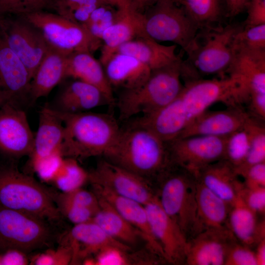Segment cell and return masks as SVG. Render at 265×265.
Here are the masks:
<instances>
[{"instance_id": "60d3db41", "label": "cell", "mask_w": 265, "mask_h": 265, "mask_svg": "<svg viewBox=\"0 0 265 265\" xmlns=\"http://www.w3.org/2000/svg\"><path fill=\"white\" fill-rule=\"evenodd\" d=\"M73 252L71 247L67 243L62 244L56 250L49 249L37 254L31 260L32 265H66L71 264Z\"/></svg>"}, {"instance_id": "7402d4cb", "label": "cell", "mask_w": 265, "mask_h": 265, "mask_svg": "<svg viewBox=\"0 0 265 265\" xmlns=\"http://www.w3.org/2000/svg\"><path fill=\"white\" fill-rule=\"evenodd\" d=\"M63 136L64 126L61 119L50 107L43 108L39 113L32 151L28 156L30 169L43 159L56 153H61Z\"/></svg>"}, {"instance_id": "484cf974", "label": "cell", "mask_w": 265, "mask_h": 265, "mask_svg": "<svg viewBox=\"0 0 265 265\" xmlns=\"http://www.w3.org/2000/svg\"><path fill=\"white\" fill-rule=\"evenodd\" d=\"M103 66L112 88H121L123 90L139 86L152 71L134 57L119 53L112 55Z\"/></svg>"}, {"instance_id": "d4e9b609", "label": "cell", "mask_w": 265, "mask_h": 265, "mask_svg": "<svg viewBox=\"0 0 265 265\" xmlns=\"http://www.w3.org/2000/svg\"><path fill=\"white\" fill-rule=\"evenodd\" d=\"M234 167L223 159L201 169L197 179L222 199L232 205L244 186Z\"/></svg>"}, {"instance_id": "ee69618b", "label": "cell", "mask_w": 265, "mask_h": 265, "mask_svg": "<svg viewBox=\"0 0 265 265\" xmlns=\"http://www.w3.org/2000/svg\"><path fill=\"white\" fill-rule=\"evenodd\" d=\"M239 196L246 206L257 214L264 215L265 212V187H248L244 185Z\"/></svg>"}, {"instance_id": "f5cc1de1", "label": "cell", "mask_w": 265, "mask_h": 265, "mask_svg": "<svg viewBox=\"0 0 265 265\" xmlns=\"http://www.w3.org/2000/svg\"><path fill=\"white\" fill-rule=\"evenodd\" d=\"M255 251L257 265H265V239L262 240L256 246Z\"/></svg>"}, {"instance_id": "cb8c5ba5", "label": "cell", "mask_w": 265, "mask_h": 265, "mask_svg": "<svg viewBox=\"0 0 265 265\" xmlns=\"http://www.w3.org/2000/svg\"><path fill=\"white\" fill-rule=\"evenodd\" d=\"M113 104L97 87L76 80L68 84L59 94L54 108L57 111L76 113L88 111L102 106Z\"/></svg>"}, {"instance_id": "3957f363", "label": "cell", "mask_w": 265, "mask_h": 265, "mask_svg": "<svg viewBox=\"0 0 265 265\" xmlns=\"http://www.w3.org/2000/svg\"><path fill=\"white\" fill-rule=\"evenodd\" d=\"M181 58L152 70L139 86L123 90L116 101L119 118L128 121L137 115L154 112L174 101L182 91Z\"/></svg>"}, {"instance_id": "8fae6325", "label": "cell", "mask_w": 265, "mask_h": 265, "mask_svg": "<svg viewBox=\"0 0 265 265\" xmlns=\"http://www.w3.org/2000/svg\"><path fill=\"white\" fill-rule=\"evenodd\" d=\"M88 173L91 184L105 187L143 205L158 199L157 191L150 182L106 159L100 160Z\"/></svg>"}, {"instance_id": "44dd1931", "label": "cell", "mask_w": 265, "mask_h": 265, "mask_svg": "<svg viewBox=\"0 0 265 265\" xmlns=\"http://www.w3.org/2000/svg\"><path fill=\"white\" fill-rule=\"evenodd\" d=\"M30 81L23 63L0 38V91L7 102L15 104L29 97Z\"/></svg>"}, {"instance_id": "603a6c76", "label": "cell", "mask_w": 265, "mask_h": 265, "mask_svg": "<svg viewBox=\"0 0 265 265\" xmlns=\"http://www.w3.org/2000/svg\"><path fill=\"white\" fill-rule=\"evenodd\" d=\"M146 35L141 13L135 10H120L118 19L102 34L100 62L103 66L121 45L136 37Z\"/></svg>"}, {"instance_id": "74e56055", "label": "cell", "mask_w": 265, "mask_h": 265, "mask_svg": "<svg viewBox=\"0 0 265 265\" xmlns=\"http://www.w3.org/2000/svg\"><path fill=\"white\" fill-rule=\"evenodd\" d=\"M260 120L258 119L255 124L249 150L244 162L235 169L239 176L241 177L250 167L265 162V128L263 121Z\"/></svg>"}, {"instance_id": "d6a6232c", "label": "cell", "mask_w": 265, "mask_h": 265, "mask_svg": "<svg viewBox=\"0 0 265 265\" xmlns=\"http://www.w3.org/2000/svg\"><path fill=\"white\" fill-rule=\"evenodd\" d=\"M199 27L200 30L216 25L226 9L224 0H175Z\"/></svg>"}, {"instance_id": "f6af8a7d", "label": "cell", "mask_w": 265, "mask_h": 265, "mask_svg": "<svg viewBox=\"0 0 265 265\" xmlns=\"http://www.w3.org/2000/svg\"><path fill=\"white\" fill-rule=\"evenodd\" d=\"M61 198L97 212L99 209V200L92 191L80 187L66 192H56Z\"/></svg>"}, {"instance_id": "8992f818", "label": "cell", "mask_w": 265, "mask_h": 265, "mask_svg": "<svg viewBox=\"0 0 265 265\" xmlns=\"http://www.w3.org/2000/svg\"><path fill=\"white\" fill-rule=\"evenodd\" d=\"M181 113L188 125L212 104L223 102L230 106L248 100L242 79L235 75L211 80L193 79L187 80L177 98Z\"/></svg>"}, {"instance_id": "7dc6e473", "label": "cell", "mask_w": 265, "mask_h": 265, "mask_svg": "<svg viewBox=\"0 0 265 265\" xmlns=\"http://www.w3.org/2000/svg\"><path fill=\"white\" fill-rule=\"evenodd\" d=\"M245 9L247 15L243 27L265 24V0H250Z\"/></svg>"}, {"instance_id": "30bf717a", "label": "cell", "mask_w": 265, "mask_h": 265, "mask_svg": "<svg viewBox=\"0 0 265 265\" xmlns=\"http://www.w3.org/2000/svg\"><path fill=\"white\" fill-rule=\"evenodd\" d=\"M21 17L41 32L52 48L65 55L78 51L92 52L84 28L56 13L40 10Z\"/></svg>"}, {"instance_id": "8d00e7d4", "label": "cell", "mask_w": 265, "mask_h": 265, "mask_svg": "<svg viewBox=\"0 0 265 265\" xmlns=\"http://www.w3.org/2000/svg\"><path fill=\"white\" fill-rule=\"evenodd\" d=\"M89 181V173L77 159L64 158L63 164L52 183L62 192L82 187Z\"/></svg>"}, {"instance_id": "ab89813d", "label": "cell", "mask_w": 265, "mask_h": 265, "mask_svg": "<svg viewBox=\"0 0 265 265\" xmlns=\"http://www.w3.org/2000/svg\"><path fill=\"white\" fill-rule=\"evenodd\" d=\"M235 46L248 49L265 50V24L242 27L236 33Z\"/></svg>"}, {"instance_id": "b9f144b4", "label": "cell", "mask_w": 265, "mask_h": 265, "mask_svg": "<svg viewBox=\"0 0 265 265\" xmlns=\"http://www.w3.org/2000/svg\"><path fill=\"white\" fill-rule=\"evenodd\" d=\"M50 0H0V15L13 14L23 16L42 10L49 5Z\"/></svg>"}, {"instance_id": "83f0119b", "label": "cell", "mask_w": 265, "mask_h": 265, "mask_svg": "<svg viewBox=\"0 0 265 265\" xmlns=\"http://www.w3.org/2000/svg\"><path fill=\"white\" fill-rule=\"evenodd\" d=\"M176 48L175 44H160L146 35L136 37L125 43L118 48L116 53L134 57L152 71L180 59L181 57L176 53Z\"/></svg>"}, {"instance_id": "ba28073f", "label": "cell", "mask_w": 265, "mask_h": 265, "mask_svg": "<svg viewBox=\"0 0 265 265\" xmlns=\"http://www.w3.org/2000/svg\"><path fill=\"white\" fill-rule=\"evenodd\" d=\"M142 23L148 36L156 41L172 42L186 52L200 30L175 0H158L142 13Z\"/></svg>"}, {"instance_id": "f1b7e54d", "label": "cell", "mask_w": 265, "mask_h": 265, "mask_svg": "<svg viewBox=\"0 0 265 265\" xmlns=\"http://www.w3.org/2000/svg\"><path fill=\"white\" fill-rule=\"evenodd\" d=\"M67 56L50 46L30 81L29 97L32 101L47 96L66 78Z\"/></svg>"}, {"instance_id": "f546056e", "label": "cell", "mask_w": 265, "mask_h": 265, "mask_svg": "<svg viewBox=\"0 0 265 265\" xmlns=\"http://www.w3.org/2000/svg\"><path fill=\"white\" fill-rule=\"evenodd\" d=\"M257 214L249 209L238 196L232 205L228 225L237 239L249 247L265 239V220L259 222Z\"/></svg>"}, {"instance_id": "1f68e13d", "label": "cell", "mask_w": 265, "mask_h": 265, "mask_svg": "<svg viewBox=\"0 0 265 265\" xmlns=\"http://www.w3.org/2000/svg\"><path fill=\"white\" fill-rule=\"evenodd\" d=\"M99 209L92 221L114 239L132 247L142 239L138 230L130 224L111 205L97 197Z\"/></svg>"}, {"instance_id": "9f6ffc18", "label": "cell", "mask_w": 265, "mask_h": 265, "mask_svg": "<svg viewBox=\"0 0 265 265\" xmlns=\"http://www.w3.org/2000/svg\"><path fill=\"white\" fill-rule=\"evenodd\" d=\"M246 0V3H247H247L248 2V1H249L250 0ZM247 4H246V5H247ZM245 8H246V7H245Z\"/></svg>"}, {"instance_id": "ffe728a7", "label": "cell", "mask_w": 265, "mask_h": 265, "mask_svg": "<svg viewBox=\"0 0 265 265\" xmlns=\"http://www.w3.org/2000/svg\"><path fill=\"white\" fill-rule=\"evenodd\" d=\"M66 241L73 252L72 263L84 260L89 255L109 248L129 252L131 247L109 236L92 220L74 225L67 235Z\"/></svg>"}, {"instance_id": "816d5d0a", "label": "cell", "mask_w": 265, "mask_h": 265, "mask_svg": "<svg viewBox=\"0 0 265 265\" xmlns=\"http://www.w3.org/2000/svg\"><path fill=\"white\" fill-rule=\"evenodd\" d=\"M119 10H132L135 8L131 0H103ZM137 11V10H136Z\"/></svg>"}, {"instance_id": "4fadbf2b", "label": "cell", "mask_w": 265, "mask_h": 265, "mask_svg": "<svg viewBox=\"0 0 265 265\" xmlns=\"http://www.w3.org/2000/svg\"><path fill=\"white\" fill-rule=\"evenodd\" d=\"M2 38L18 56L32 79L50 46L41 32L22 18L5 20L0 17Z\"/></svg>"}, {"instance_id": "f907efd6", "label": "cell", "mask_w": 265, "mask_h": 265, "mask_svg": "<svg viewBox=\"0 0 265 265\" xmlns=\"http://www.w3.org/2000/svg\"><path fill=\"white\" fill-rule=\"evenodd\" d=\"M226 15L234 17L242 12L246 6V0H224Z\"/></svg>"}, {"instance_id": "681fc988", "label": "cell", "mask_w": 265, "mask_h": 265, "mask_svg": "<svg viewBox=\"0 0 265 265\" xmlns=\"http://www.w3.org/2000/svg\"><path fill=\"white\" fill-rule=\"evenodd\" d=\"M29 260L26 253L16 249H9L0 254V265H26Z\"/></svg>"}, {"instance_id": "2e32d148", "label": "cell", "mask_w": 265, "mask_h": 265, "mask_svg": "<svg viewBox=\"0 0 265 265\" xmlns=\"http://www.w3.org/2000/svg\"><path fill=\"white\" fill-rule=\"evenodd\" d=\"M238 241L229 228L205 229L188 240L185 265H225Z\"/></svg>"}, {"instance_id": "7c38bea8", "label": "cell", "mask_w": 265, "mask_h": 265, "mask_svg": "<svg viewBox=\"0 0 265 265\" xmlns=\"http://www.w3.org/2000/svg\"><path fill=\"white\" fill-rule=\"evenodd\" d=\"M226 137L195 135L167 142L173 164L196 177L203 168L224 159Z\"/></svg>"}, {"instance_id": "52a82bcc", "label": "cell", "mask_w": 265, "mask_h": 265, "mask_svg": "<svg viewBox=\"0 0 265 265\" xmlns=\"http://www.w3.org/2000/svg\"><path fill=\"white\" fill-rule=\"evenodd\" d=\"M242 26L232 25L202 29L186 52L188 60L185 62L195 75L227 73L235 54V36Z\"/></svg>"}, {"instance_id": "f35d334b", "label": "cell", "mask_w": 265, "mask_h": 265, "mask_svg": "<svg viewBox=\"0 0 265 265\" xmlns=\"http://www.w3.org/2000/svg\"><path fill=\"white\" fill-rule=\"evenodd\" d=\"M52 195L60 214L74 225L91 221L97 212L61 198L55 191H52Z\"/></svg>"}, {"instance_id": "836d02e7", "label": "cell", "mask_w": 265, "mask_h": 265, "mask_svg": "<svg viewBox=\"0 0 265 265\" xmlns=\"http://www.w3.org/2000/svg\"><path fill=\"white\" fill-rule=\"evenodd\" d=\"M258 119L251 116L242 127L226 137L224 159L235 170L243 163L248 154L254 127Z\"/></svg>"}, {"instance_id": "4316f807", "label": "cell", "mask_w": 265, "mask_h": 265, "mask_svg": "<svg viewBox=\"0 0 265 265\" xmlns=\"http://www.w3.org/2000/svg\"><path fill=\"white\" fill-rule=\"evenodd\" d=\"M66 77H72L99 88L113 104L116 100L113 88L100 61L89 51H78L67 56Z\"/></svg>"}, {"instance_id": "11a10c76", "label": "cell", "mask_w": 265, "mask_h": 265, "mask_svg": "<svg viewBox=\"0 0 265 265\" xmlns=\"http://www.w3.org/2000/svg\"><path fill=\"white\" fill-rule=\"evenodd\" d=\"M6 103H8L6 99L0 91V107Z\"/></svg>"}, {"instance_id": "e0dca14e", "label": "cell", "mask_w": 265, "mask_h": 265, "mask_svg": "<svg viewBox=\"0 0 265 265\" xmlns=\"http://www.w3.org/2000/svg\"><path fill=\"white\" fill-rule=\"evenodd\" d=\"M95 195L107 202L140 233L146 248L166 262L163 250L151 230L144 205L119 196L108 189L91 184Z\"/></svg>"}, {"instance_id": "bcb514c9", "label": "cell", "mask_w": 265, "mask_h": 265, "mask_svg": "<svg viewBox=\"0 0 265 265\" xmlns=\"http://www.w3.org/2000/svg\"><path fill=\"white\" fill-rule=\"evenodd\" d=\"M225 265H257L255 251L238 241L230 248Z\"/></svg>"}, {"instance_id": "9a60e30c", "label": "cell", "mask_w": 265, "mask_h": 265, "mask_svg": "<svg viewBox=\"0 0 265 265\" xmlns=\"http://www.w3.org/2000/svg\"><path fill=\"white\" fill-rule=\"evenodd\" d=\"M144 207L151 230L161 247L166 262L185 265L188 240L179 226L164 212L158 199Z\"/></svg>"}, {"instance_id": "c3c4849f", "label": "cell", "mask_w": 265, "mask_h": 265, "mask_svg": "<svg viewBox=\"0 0 265 265\" xmlns=\"http://www.w3.org/2000/svg\"><path fill=\"white\" fill-rule=\"evenodd\" d=\"M241 177L246 187H265V162L250 167Z\"/></svg>"}, {"instance_id": "d6986e66", "label": "cell", "mask_w": 265, "mask_h": 265, "mask_svg": "<svg viewBox=\"0 0 265 265\" xmlns=\"http://www.w3.org/2000/svg\"><path fill=\"white\" fill-rule=\"evenodd\" d=\"M235 54L227 71L243 81L248 101L265 98V50L235 47Z\"/></svg>"}, {"instance_id": "5b68a950", "label": "cell", "mask_w": 265, "mask_h": 265, "mask_svg": "<svg viewBox=\"0 0 265 265\" xmlns=\"http://www.w3.org/2000/svg\"><path fill=\"white\" fill-rule=\"evenodd\" d=\"M52 189L31 176L9 167L0 170V206L56 223L62 219Z\"/></svg>"}, {"instance_id": "7a4b0ae2", "label": "cell", "mask_w": 265, "mask_h": 265, "mask_svg": "<svg viewBox=\"0 0 265 265\" xmlns=\"http://www.w3.org/2000/svg\"><path fill=\"white\" fill-rule=\"evenodd\" d=\"M53 110L64 126L61 152L64 158L77 160L104 156L120 132L117 120L109 114L88 111L68 113Z\"/></svg>"}, {"instance_id": "4dcf8cb0", "label": "cell", "mask_w": 265, "mask_h": 265, "mask_svg": "<svg viewBox=\"0 0 265 265\" xmlns=\"http://www.w3.org/2000/svg\"><path fill=\"white\" fill-rule=\"evenodd\" d=\"M196 201L198 220L202 231L207 229L229 228L228 220L232 205L198 180Z\"/></svg>"}, {"instance_id": "7bdbcfd3", "label": "cell", "mask_w": 265, "mask_h": 265, "mask_svg": "<svg viewBox=\"0 0 265 265\" xmlns=\"http://www.w3.org/2000/svg\"><path fill=\"white\" fill-rule=\"evenodd\" d=\"M64 158L61 153H56L39 161L31 170L42 181L52 183L59 171Z\"/></svg>"}, {"instance_id": "ac0fdd59", "label": "cell", "mask_w": 265, "mask_h": 265, "mask_svg": "<svg viewBox=\"0 0 265 265\" xmlns=\"http://www.w3.org/2000/svg\"><path fill=\"white\" fill-rule=\"evenodd\" d=\"M251 116L238 106H230L222 110H206L191 122L177 138L195 135L226 137L242 127Z\"/></svg>"}, {"instance_id": "9c48e42d", "label": "cell", "mask_w": 265, "mask_h": 265, "mask_svg": "<svg viewBox=\"0 0 265 265\" xmlns=\"http://www.w3.org/2000/svg\"><path fill=\"white\" fill-rule=\"evenodd\" d=\"M53 236L48 221L0 206V249L26 253L48 245Z\"/></svg>"}, {"instance_id": "277c9868", "label": "cell", "mask_w": 265, "mask_h": 265, "mask_svg": "<svg viewBox=\"0 0 265 265\" xmlns=\"http://www.w3.org/2000/svg\"><path fill=\"white\" fill-rule=\"evenodd\" d=\"M197 180L187 170L173 165L158 182L159 203L179 226L187 240L202 232L197 217Z\"/></svg>"}, {"instance_id": "5bb4252c", "label": "cell", "mask_w": 265, "mask_h": 265, "mask_svg": "<svg viewBox=\"0 0 265 265\" xmlns=\"http://www.w3.org/2000/svg\"><path fill=\"white\" fill-rule=\"evenodd\" d=\"M34 135L24 111L8 102L0 107V151L14 157L29 156Z\"/></svg>"}, {"instance_id": "d590c367", "label": "cell", "mask_w": 265, "mask_h": 265, "mask_svg": "<svg viewBox=\"0 0 265 265\" xmlns=\"http://www.w3.org/2000/svg\"><path fill=\"white\" fill-rule=\"evenodd\" d=\"M106 3L103 0H52L49 5L56 14L83 26L93 11Z\"/></svg>"}, {"instance_id": "e575fe53", "label": "cell", "mask_w": 265, "mask_h": 265, "mask_svg": "<svg viewBox=\"0 0 265 265\" xmlns=\"http://www.w3.org/2000/svg\"><path fill=\"white\" fill-rule=\"evenodd\" d=\"M120 15V10L107 3L100 5L92 12L83 27L90 38L92 51L101 47L103 32L117 21Z\"/></svg>"}, {"instance_id": "6da1fadb", "label": "cell", "mask_w": 265, "mask_h": 265, "mask_svg": "<svg viewBox=\"0 0 265 265\" xmlns=\"http://www.w3.org/2000/svg\"><path fill=\"white\" fill-rule=\"evenodd\" d=\"M104 157L152 184V181L158 184L174 165L167 142L150 130L132 122L121 128L115 143Z\"/></svg>"}, {"instance_id": "db71d44e", "label": "cell", "mask_w": 265, "mask_h": 265, "mask_svg": "<svg viewBox=\"0 0 265 265\" xmlns=\"http://www.w3.org/2000/svg\"><path fill=\"white\" fill-rule=\"evenodd\" d=\"M158 0H131L135 9L142 13Z\"/></svg>"}]
</instances>
